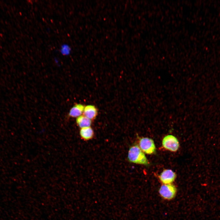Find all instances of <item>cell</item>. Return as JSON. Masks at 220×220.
I'll return each mask as SVG.
<instances>
[{"instance_id": "cell-1", "label": "cell", "mask_w": 220, "mask_h": 220, "mask_svg": "<svg viewBox=\"0 0 220 220\" xmlns=\"http://www.w3.org/2000/svg\"><path fill=\"white\" fill-rule=\"evenodd\" d=\"M127 159L130 162L133 163L145 166H148L149 164L144 153L137 145H133L130 148Z\"/></svg>"}, {"instance_id": "cell-2", "label": "cell", "mask_w": 220, "mask_h": 220, "mask_svg": "<svg viewBox=\"0 0 220 220\" xmlns=\"http://www.w3.org/2000/svg\"><path fill=\"white\" fill-rule=\"evenodd\" d=\"M159 192L162 198L167 200H170L175 196L177 189L175 185L172 184H163L160 187Z\"/></svg>"}, {"instance_id": "cell-3", "label": "cell", "mask_w": 220, "mask_h": 220, "mask_svg": "<svg viewBox=\"0 0 220 220\" xmlns=\"http://www.w3.org/2000/svg\"><path fill=\"white\" fill-rule=\"evenodd\" d=\"M139 147L143 152L148 154L154 153L156 148L153 140L148 138H140L139 141Z\"/></svg>"}, {"instance_id": "cell-4", "label": "cell", "mask_w": 220, "mask_h": 220, "mask_svg": "<svg viewBox=\"0 0 220 220\" xmlns=\"http://www.w3.org/2000/svg\"><path fill=\"white\" fill-rule=\"evenodd\" d=\"M163 147L166 149L172 152H176L178 149V141L174 136L167 135L163 138L162 142Z\"/></svg>"}, {"instance_id": "cell-5", "label": "cell", "mask_w": 220, "mask_h": 220, "mask_svg": "<svg viewBox=\"0 0 220 220\" xmlns=\"http://www.w3.org/2000/svg\"><path fill=\"white\" fill-rule=\"evenodd\" d=\"M176 177L175 173L170 169L164 170L159 176L160 181L164 184H171Z\"/></svg>"}, {"instance_id": "cell-6", "label": "cell", "mask_w": 220, "mask_h": 220, "mask_svg": "<svg viewBox=\"0 0 220 220\" xmlns=\"http://www.w3.org/2000/svg\"><path fill=\"white\" fill-rule=\"evenodd\" d=\"M83 114L84 116L90 120H94L97 115V109L94 105H88L85 107Z\"/></svg>"}, {"instance_id": "cell-7", "label": "cell", "mask_w": 220, "mask_h": 220, "mask_svg": "<svg viewBox=\"0 0 220 220\" xmlns=\"http://www.w3.org/2000/svg\"><path fill=\"white\" fill-rule=\"evenodd\" d=\"M85 107L82 104H76L71 109L69 115L72 117H78L83 112Z\"/></svg>"}, {"instance_id": "cell-8", "label": "cell", "mask_w": 220, "mask_h": 220, "mask_svg": "<svg viewBox=\"0 0 220 220\" xmlns=\"http://www.w3.org/2000/svg\"><path fill=\"white\" fill-rule=\"evenodd\" d=\"M76 122L79 127L81 128L90 127L92 123L91 120L83 115L78 117Z\"/></svg>"}, {"instance_id": "cell-9", "label": "cell", "mask_w": 220, "mask_h": 220, "mask_svg": "<svg viewBox=\"0 0 220 220\" xmlns=\"http://www.w3.org/2000/svg\"><path fill=\"white\" fill-rule=\"evenodd\" d=\"M94 134L93 130L90 127L81 128L80 131V134L81 137L86 140L91 139Z\"/></svg>"}, {"instance_id": "cell-10", "label": "cell", "mask_w": 220, "mask_h": 220, "mask_svg": "<svg viewBox=\"0 0 220 220\" xmlns=\"http://www.w3.org/2000/svg\"><path fill=\"white\" fill-rule=\"evenodd\" d=\"M71 50L70 46L66 43L62 44L60 48V52L61 54L64 56H69L71 53Z\"/></svg>"}]
</instances>
